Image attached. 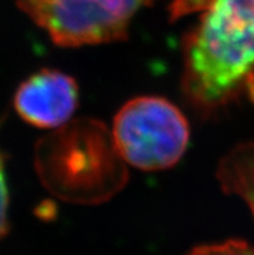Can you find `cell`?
Instances as JSON below:
<instances>
[{
    "instance_id": "6da1fadb",
    "label": "cell",
    "mask_w": 254,
    "mask_h": 255,
    "mask_svg": "<svg viewBox=\"0 0 254 255\" xmlns=\"http://www.w3.org/2000/svg\"><path fill=\"white\" fill-rule=\"evenodd\" d=\"M183 42V90L203 108L221 107L254 73V0H209Z\"/></svg>"
},
{
    "instance_id": "7a4b0ae2",
    "label": "cell",
    "mask_w": 254,
    "mask_h": 255,
    "mask_svg": "<svg viewBox=\"0 0 254 255\" xmlns=\"http://www.w3.org/2000/svg\"><path fill=\"white\" fill-rule=\"evenodd\" d=\"M113 142L129 165L143 171L175 166L190 144V125L173 103L158 96L127 101L114 117Z\"/></svg>"
},
{
    "instance_id": "3957f363",
    "label": "cell",
    "mask_w": 254,
    "mask_h": 255,
    "mask_svg": "<svg viewBox=\"0 0 254 255\" xmlns=\"http://www.w3.org/2000/svg\"><path fill=\"white\" fill-rule=\"evenodd\" d=\"M153 0H16L26 16L60 47L117 42Z\"/></svg>"
},
{
    "instance_id": "277c9868",
    "label": "cell",
    "mask_w": 254,
    "mask_h": 255,
    "mask_svg": "<svg viewBox=\"0 0 254 255\" xmlns=\"http://www.w3.org/2000/svg\"><path fill=\"white\" fill-rule=\"evenodd\" d=\"M78 84L62 71L43 69L19 84L14 109L25 122L39 128H56L71 118L78 107Z\"/></svg>"
},
{
    "instance_id": "5b68a950",
    "label": "cell",
    "mask_w": 254,
    "mask_h": 255,
    "mask_svg": "<svg viewBox=\"0 0 254 255\" xmlns=\"http://www.w3.org/2000/svg\"><path fill=\"white\" fill-rule=\"evenodd\" d=\"M188 255H254V248L242 240H229L195 248Z\"/></svg>"
},
{
    "instance_id": "8992f818",
    "label": "cell",
    "mask_w": 254,
    "mask_h": 255,
    "mask_svg": "<svg viewBox=\"0 0 254 255\" xmlns=\"http://www.w3.org/2000/svg\"><path fill=\"white\" fill-rule=\"evenodd\" d=\"M8 207H9V192L6 185L3 155L0 153V239L8 231Z\"/></svg>"
}]
</instances>
